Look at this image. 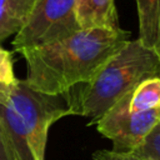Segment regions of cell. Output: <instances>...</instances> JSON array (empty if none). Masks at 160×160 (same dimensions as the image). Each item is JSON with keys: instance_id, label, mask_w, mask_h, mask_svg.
Masks as SVG:
<instances>
[{"instance_id": "cell-1", "label": "cell", "mask_w": 160, "mask_h": 160, "mask_svg": "<svg viewBox=\"0 0 160 160\" xmlns=\"http://www.w3.org/2000/svg\"><path fill=\"white\" fill-rule=\"evenodd\" d=\"M130 32L115 29H80L72 35L18 52L26 61V84L36 91L60 96L86 84L128 41Z\"/></svg>"}, {"instance_id": "cell-9", "label": "cell", "mask_w": 160, "mask_h": 160, "mask_svg": "<svg viewBox=\"0 0 160 160\" xmlns=\"http://www.w3.org/2000/svg\"><path fill=\"white\" fill-rule=\"evenodd\" d=\"M130 112H144L160 108V76L141 81L125 95Z\"/></svg>"}, {"instance_id": "cell-10", "label": "cell", "mask_w": 160, "mask_h": 160, "mask_svg": "<svg viewBox=\"0 0 160 160\" xmlns=\"http://www.w3.org/2000/svg\"><path fill=\"white\" fill-rule=\"evenodd\" d=\"M134 152L160 160V122L152 129L144 142Z\"/></svg>"}, {"instance_id": "cell-6", "label": "cell", "mask_w": 160, "mask_h": 160, "mask_svg": "<svg viewBox=\"0 0 160 160\" xmlns=\"http://www.w3.org/2000/svg\"><path fill=\"white\" fill-rule=\"evenodd\" d=\"M75 16L80 29L119 28L115 0H75Z\"/></svg>"}, {"instance_id": "cell-8", "label": "cell", "mask_w": 160, "mask_h": 160, "mask_svg": "<svg viewBox=\"0 0 160 160\" xmlns=\"http://www.w3.org/2000/svg\"><path fill=\"white\" fill-rule=\"evenodd\" d=\"M36 1L38 0H0V44L22 29Z\"/></svg>"}, {"instance_id": "cell-15", "label": "cell", "mask_w": 160, "mask_h": 160, "mask_svg": "<svg viewBox=\"0 0 160 160\" xmlns=\"http://www.w3.org/2000/svg\"><path fill=\"white\" fill-rule=\"evenodd\" d=\"M159 76H160V71H159Z\"/></svg>"}, {"instance_id": "cell-12", "label": "cell", "mask_w": 160, "mask_h": 160, "mask_svg": "<svg viewBox=\"0 0 160 160\" xmlns=\"http://www.w3.org/2000/svg\"><path fill=\"white\" fill-rule=\"evenodd\" d=\"M92 160H156L136 152H115L112 150H98L92 154Z\"/></svg>"}, {"instance_id": "cell-3", "label": "cell", "mask_w": 160, "mask_h": 160, "mask_svg": "<svg viewBox=\"0 0 160 160\" xmlns=\"http://www.w3.org/2000/svg\"><path fill=\"white\" fill-rule=\"evenodd\" d=\"M8 100L21 120L36 160H45L50 126L59 119L72 115L68 101L65 102V94L48 95L34 90L25 80L16 79L10 86Z\"/></svg>"}, {"instance_id": "cell-13", "label": "cell", "mask_w": 160, "mask_h": 160, "mask_svg": "<svg viewBox=\"0 0 160 160\" xmlns=\"http://www.w3.org/2000/svg\"><path fill=\"white\" fill-rule=\"evenodd\" d=\"M0 160H18L10 136L6 131V128L1 118H0Z\"/></svg>"}, {"instance_id": "cell-11", "label": "cell", "mask_w": 160, "mask_h": 160, "mask_svg": "<svg viewBox=\"0 0 160 160\" xmlns=\"http://www.w3.org/2000/svg\"><path fill=\"white\" fill-rule=\"evenodd\" d=\"M15 81L16 78L14 74L11 52L0 46V84L10 86Z\"/></svg>"}, {"instance_id": "cell-2", "label": "cell", "mask_w": 160, "mask_h": 160, "mask_svg": "<svg viewBox=\"0 0 160 160\" xmlns=\"http://www.w3.org/2000/svg\"><path fill=\"white\" fill-rule=\"evenodd\" d=\"M160 56L139 39L129 40L91 81L82 84L74 100H68L72 115L88 116L91 122L101 118L141 81L159 76Z\"/></svg>"}, {"instance_id": "cell-14", "label": "cell", "mask_w": 160, "mask_h": 160, "mask_svg": "<svg viewBox=\"0 0 160 160\" xmlns=\"http://www.w3.org/2000/svg\"><path fill=\"white\" fill-rule=\"evenodd\" d=\"M11 86V85H10ZM10 86L8 85H2L0 84V104L5 102L9 98V92H10Z\"/></svg>"}, {"instance_id": "cell-7", "label": "cell", "mask_w": 160, "mask_h": 160, "mask_svg": "<svg viewBox=\"0 0 160 160\" xmlns=\"http://www.w3.org/2000/svg\"><path fill=\"white\" fill-rule=\"evenodd\" d=\"M139 40L160 56V0H136Z\"/></svg>"}, {"instance_id": "cell-4", "label": "cell", "mask_w": 160, "mask_h": 160, "mask_svg": "<svg viewBox=\"0 0 160 160\" xmlns=\"http://www.w3.org/2000/svg\"><path fill=\"white\" fill-rule=\"evenodd\" d=\"M75 16V0H38L28 21L15 35L16 51L41 46L79 31Z\"/></svg>"}, {"instance_id": "cell-5", "label": "cell", "mask_w": 160, "mask_h": 160, "mask_svg": "<svg viewBox=\"0 0 160 160\" xmlns=\"http://www.w3.org/2000/svg\"><path fill=\"white\" fill-rule=\"evenodd\" d=\"M160 122V108L144 112H130L125 96L92 124L112 142L115 152H134Z\"/></svg>"}]
</instances>
